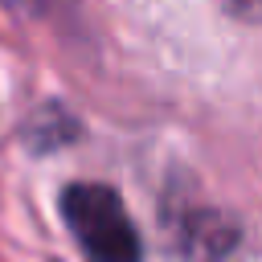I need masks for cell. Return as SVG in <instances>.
Returning a JSON list of instances; mask_svg holds the SVG:
<instances>
[{
    "label": "cell",
    "mask_w": 262,
    "mask_h": 262,
    "mask_svg": "<svg viewBox=\"0 0 262 262\" xmlns=\"http://www.w3.org/2000/svg\"><path fill=\"white\" fill-rule=\"evenodd\" d=\"M61 217L90 262H139L143 246L123 209V196L106 184H70L61 192Z\"/></svg>",
    "instance_id": "1"
},
{
    "label": "cell",
    "mask_w": 262,
    "mask_h": 262,
    "mask_svg": "<svg viewBox=\"0 0 262 262\" xmlns=\"http://www.w3.org/2000/svg\"><path fill=\"white\" fill-rule=\"evenodd\" d=\"M0 4H8L16 12H49L53 8V0H0Z\"/></svg>",
    "instance_id": "2"
}]
</instances>
